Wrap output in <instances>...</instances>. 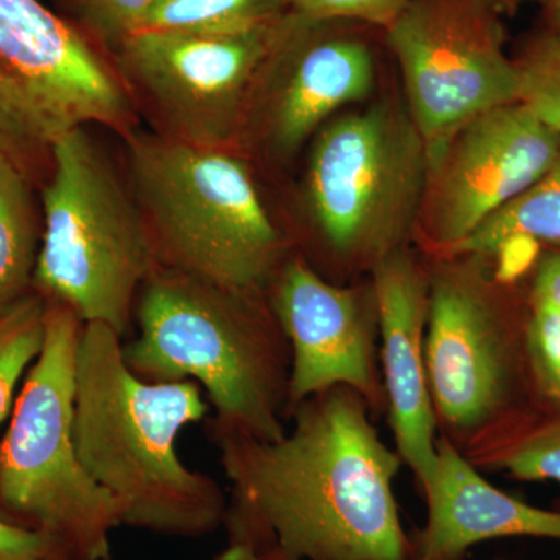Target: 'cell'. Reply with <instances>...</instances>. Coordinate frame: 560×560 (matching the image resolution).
<instances>
[{
  "label": "cell",
  "instance_id": "obj_25",
  "mask_svg": "<svg viewBox=\"0 0 560 560\" xmlns=\"http://www.w3.org/2000/svg\"><path fill=\"white\" fill-rule=\"evenodd\" d=\"M287 10L313 22H359L390 27L408 0H283Z\"/></svg>",
  "mask_w": 560,
  "mask_h": 560
},
{
  "label": "cell",
  "instance_id": "obj_15",
  "mask_svg": "<svg viewBox=\"0 0 560 560\" xmlns=\"http://www.w3.org/2000/svg\"><path fill=\"white\" fill-rule=\"evenodd\" d=\"M334 22L287 13L265 70L272 73L267 136L272 149L291 154L335 110L364 101L375 83L366 40L337 32Z\"/></svg>",
  "mask_w": 560,
  "mask_h": 560
},
{
  "label": "cell",
  "instance_id": "obj_27",
  "mask_svg": "<svg viewBox=\"0 0 560 560\" xmlns=\"http://www.w3.org/2000/svg\"><path fill=\"white\" fill-rule=\"evenodd\" d=\"M540 242L526 235H511L490 254L493 278L503 285H514L540 260Z\"/></svg>",
  "mask_w": 560,
  "mask_h": 560
},
{
  "label": "cell",
  "instance_id": "obj_28",
  "mask_svg": "<svg viewBox=\"0 0 560 560\" xmlns=\"http://www.w3.org/2000/svg\"><path fill=\"white\" fill-rule=\"evenodd\" d=\"M530 301L545 302L560 311V253L547 254L537 264Z\"/></svg>",
  "mask_w": 560,
  "mask_h": 560
},
{
  "label": "cell",
  "instance_id": "obj_21",
  "mask_svg": "<svg viewBox=\"0 0 560 560\" xmlns=\"http://www.w3.org/2000/svg\"><path fill=\"white\" fill-rule=\"evenodd\" d=\"M49 302L36 290L0 308V429L10 419L32 364L46 340Z\"/></svg>",
  "mask_w": 560,
  "mask_h": 560
},
{
  "label": "cell",
  "instance_id": "obj_34",
  "mask_svg": "<svg viewBox=\"0 0 560 560\" xmlns=\"http://www.w3.org/2000/svg\"><path fill=\"white\" fill-rule=\"evenodd\" d=\"M415 560H422V559H415Z\"/></svg>",
  "mask_w": 560,
  "mask_h": 560
},
{
  "label": "cell",
  "instance_id": "obj_5",
  "mask_svg": "<svg viewBox=\"0 0 560 560\" xmlns=\"http://www.w3.org/2000/svg\"><path fill=\"white\" fill-rule=\"evenodd\" d=\"M40 198L33 290L81 323L105 324L124 338L136 298L160 264L136 195L86 128L55 143Z\"/></svg>",
  "mask_w": 560,
  "mask_h": 560
},
{
  "label": "cell",
  "instance_id": "obj_23",
  "mask_svg": "<svg viewBox=\"0 0 560 560\" xmlns=\"http://www.w3.org/2000/svg\"><path fill=\"white\" fill-rule=\"evenodd\" d=\"M526 342L530 371L544 405H560V311L529 301Z\"/></svg>",
  "mask_w": 560,
  "mask_h": 560
},
{
  "label": "cell",
  "instance_id": "obj_8",
  "mask_svg": "<svg viewBox=\"0 0 560 560\" xmlns=\"http://www.w3.org/2000/svg\"><path fill=\"white\" fill-rule=\"evenodd\" d=\"M425 366L438 431L463 452L539 399L526 342L489 257H431ZM540 401V399H539Z\"/></svg>",
  "mask_w": 560,
  "mask_h": 560
},
{
  "label": "cell",
  "instance_id": "obj_4",
  "mask_svg": "<svg viewBox=\"0 0 560 560\" xmlns=\"http://www.w3.org/2000/svg\"><path fill=\"white\" fill-rule=\"evenodd\" d=\"M127 136L136 200L160 267L267 293L285 264V242L245 162L164 135Z\"/></svg>",
  "mask_w": 560,
  "mask_h": 560
},
{
  "label": "cell",
  "instance_id": "obj_31",
  "mask_svg": "<svg viewBox=\"0 0 560 560\" xmlns=\"http://www.w3.org/2000/svg\"><path fill=\"white\" fill-rule=\"evenodd\" d=\"M551 7L552 20H555L556 31L560 32V0H548Z\"/></svg>",
  "mask_w": 560,
  "mask_h": 560
},
{
  "label": "cell",
  "instance_id": "obj_1",
  "mask_svg": "<svg viewBox=\"0 0 560 560\" xmlns=\"http://www.w3.org/2000/svg\"><path fill=\"white\" fill-rule=\"evenodd\" d=\"M355 390L301 401L278 441L210 431L231 485L224 525L265 560H415L394 480L404 466Z\"/></svg>",
  "mask_w": 560,
  "mask_h": 560
},
{
  "label": "cell",
  "instance_id": "obj_18",
  "mask_svg": "<svg viewBox=\"0 0 560 560\" xmlns=\"http://www.w3.org/2000/svg\"><path fill=\"white\" fill-rule=\"evenodd\" d=\"M32 187L13 164L0 158V308L33 287L43 224Z\"/></svg>",
  "mask_w": 560,
  "mask_h": 560
},
{
  "label": "cell",
  "instance_id": "obj_22",
  "mask_svg": "<svg viewBox=\"0 0 560 560\" xmlns=\"http://www.w3.org/2000/svg\"><path fill=\"white\" fill-rule=\"evenodd\" d=\"M514 62L518 102L560 136V32L537 36Z\"/></svg>",
  "mask_w": 560,
  "mask_h": 560
},
{
  "label": "cell",
  "instance_id": "obj_33",
  "mask_svg": "<svg viewBox=\"0 0 560 560\" xmlns=\"http://www.w3.org/2000/svg\"><path fill=\"white\" fill-rule=\"evenodd\" d=\"M60 560H81V559L66 558V559H60Z\"/></svg>",
  "mask_w": 560,
  "mask_h": 560
},
{
  "label": "cell",
  "instance_id": "obj_32",
  "mask_svg": "<svg viewBox=\"0 0 560 560\" xmlns=\"http://www.w3.org/2000/svg\"><path fill=\"white\" fill-rule=\"evenodd\" d=\"M60 5L66 7V9H72L75 5L77 0H57Z\"/></svg>",
  "mask_w": 560,
  "mask_h": 560
},
{
  "label": "cell",
  "instance_id": "obj_2",
  "mask_svg": "<svg viewBox=\"0 0 560 560\" xmlns=\"http://www.w3.org/2000/svg\"><path fill=\"white\" fill-rule=\"evenodd\" d=\"M124 338L84 324L77 353V451L92 480L109 493L121 526L195 537L226 523L223 489L187 467L178 438L208 415L195 382H147L125 363Z\"/></svg>",
  "mask_w": 560,
  "mask_h": 560
},
{
  "label": "cell",
  "instance_id": "obj_14",
  "mask_svg": "<svg viewBox=\"0 0 560 560\" xmlns=\"http://www.w3.org/2000/svg\"><path fill=\"white\" fill-rule=\"evenodd\" d=\"M371 275L386 415L396 451L422 488L433 474L440 436L425 366L429 265L405 246L383 257Z\"/></svg>",
  "mask_w": 560,
  "mask_h": 560
},
{
  "label": "cell",
  "instance_id": "obj_24",
  "mask_svg": "<svg viewBox=\"0 0 560 560\" xmlns=\"http://www.w3.org/2000/svg\"><path fill=\"white\" fill-rule=\"evenodd\" d=\"M156 0H77L70 9L77 25L95 44L113 54L121 40L138 31L140 21Z\"/></svg>",
  "mask_w": 560,
  "mask_h": 560
},
{
  "label": "cell",
  "instance_id": "obj_10",
  "mask_svg": "<svg viewBox=\"0 0 560 560\" xmlns=\"http://www.w3.org/2000/svg\"><path fill=\"white\" fill-rule=\"evenodd\" d=\"M282 20L241 35L136 32L113 51L114 65L130 94L136 91L161 120L164 136L226 150L241 131Z\"/></svg>",
  "mask_w": 560,
  "mask_h": 560
},
{
  "label": "cell",
  "instance_id": "obj_12",
  "mask_svg": "<svg viewBox=\"0 0 560 560\" xmlns=\"http://www.w3.org/2000/svg\"><path fill=\"white\" fill-rule=\"evenodd\" d=\"M560 158V136L521 102L486 110L429 147L415 237L430 257L451 253Z\"/></svg>",
  "mask_w": 560,
  "mask_h": 560
},
{
  "label": "cell",
  "instance_id": "obj_3",
  "mask_svg": "<svg viewBox=\"0 0 560 560\" xmlns=\"http://www.w3.org/2000/svg\"><path fill=\"white\" fill-rule=\"evenodd\" d=\"M136 301L125 363L147 382H195L212 431L260 441L287 433L291 350L267 293H241L158 267Z\"/></svg>",
  "mask_w": 560,
  "mask_h": 560
},
{
  "label": "cell",
  "instance_id": "obj_29",
  "mask_svg": "<svg viewBox=\"0 0 560 560\" xmlns=\"http://www.w3.org/2000/svg\"><path fill=\"white\" fill-rule=\"evenodd\" d=\"M213 560H265L259 552L243 541L231 540L228 548H224Z\"/></svg>",
  "mask_w": 560,
  "mask_h": 560
},
{
  "label": "cell",
  "instance_id": "obj_16",
  "mask_svg": "<svg viewBox=\"0 0 560 560\" xmlns=\"http://www.w3.org/2000/svg\"><path fill=\"white\" fill-rule=\"evenodd\" d=\"M420 489L429 517L412 540L415 559L463 560L475 545L506 537L560 540V511L530 506L495 488L441 434L433 474Z\"/></svg>",
  "mask_w": 560,
  "mask_h": 560
},
{
  "label": "cell",
  "instance_id": "obj_9",
  "mask_svg": "<svg viewBox=\"0 0 560 560\" xmlns=\"http://www.w3.org/2000/svg\"><path fill=\"white\" fill-rule=\"evenodd\" d=\"M429 147L407 103L381 101L327 125L308 167V201L334 264L372 271L415 237Z\"/></svg>",
  "mask_w": 560,
  "mask_h": 560
},
{
  "label": "cell",
  "instance_id": "obj_19",
  "mask_svg": "<svg viewBox=\"0 0 560 560\" xmlns=\"http://www.w3.org/2000/svg\"><path fill=\"white\" fill-rule=\"evenodd\" d=\"M511 235H526L560 246V158L539 180L482 221L469 237L442 257H489Z\"/></svg>",
  "mask_w": 560,
  "mask_h": 560
},
{
  "label": "cell",
  "instance_id": "obj_17",
  "mask_svg": "<svg viewBox=\"0 0 560 560\" xmlns=\"http://www.w3.org/2000/svg\"><path fill=\"white\" fill-rule=\"evenodd\" d=\"M547 415L541 418L526 412L460 453L481 471L560 485V405H547Z\"/></svg>",
  "mask_w": 560,
  "mask_h": 560
},
{
  "label": "cell",
  "instance_id": "obj_30",
  "mask_svg": "<svg viewBox=\"0 0 560 560\" xmlns=\"http://www.w3.org/2000/svg\"><path fill=\"white\" fill-rule=\"evenodd\" d=\"M485 2L500 16V14L515 13L526 3H548V0H485Z\"/></svg>",
  "mask_w": 560,
  "mask_h": 560
},
{
  "label": "cell",
  "instance_id": "obj_20",
  "mask_svg": "<svg viewBox=\"0 0 560 560\" xmlns=\"http://www.w3.org/2000/svg\"><path fill=\"white\" fill-rule=\"evenodd\" d=\"M287 11L283 0H156L136 32L241 35L275 24Z\"/></svg>",
  "mask_w": 560,
  "mask_h": 560
},
{
  "label": "cell",
  "instance_id": "obj_7",
  "mask_svg": "<svg viewBox=\"0 0 560 560\" xmlns=\"http://www.w3.org/2000/svg\"><path fill=\"white\" fill-rule=\"evenodd\" d=\"M135 106L116 65L39 0H0V158L43 186L51 149L98 124L131 132Z\"/></svg>",
  "mask_w": 560,
  "mask_h": 560
},
{
  "label": "cell",
  "instance_id": "obj_13",
  "mask_svg": "<svg viewBox=\"0 0 560 560\" xmlns=\"http://www.w3.org/2000/svg\"><path fill=\"white\" fill-rule=\"evenodd\" d=\"M268 301L291 350L289 420L301 401L337 386L360 394L372 415L386 411L372 283L370 291L338 285L294 257L272 279Z\"/></svg>",
  "mask_w": 560,
  "mask_h": 560
},
{
  "label": "cell",
  "instance_id": "obj_11",
  "mask_svg": "<svg viewBox=\"0 0 560 560\" xmlns=\"http://www.w3.org/2000/svg\"><path fill=\"white\" fill-rule=\"evenodd\" d=\"M407 108L433 147L474 117L518 102V73L485 0H408L386 28Z\"/></svg>",
  "mask_w": 560,
  "mask_h": 560
},
{
  "label": "cell",
  "instance_id": "obj_6",
  "mask_svg": "<svg viewBox=\"0 0 560 560\" xmlns=\"http://www.w3.org/2000/svg\"><path fill=\"white\" fill-rule=\"evenodd\" d=\"M49 302L46 340L22 383L0 441V508L81 560H110L116 503L81 463L75 444L77 353L84 324Z\"/></svg>",
  "mask_w": 560,
  "mask_h": 560
},
{
  "label": "cell",
  "instance_id": "obj_26",
  "mask_svg": "<svg viewBox=\"0 0 560 560\" xmlns=\"http://www.w3.org/2000/svg\"><path fill=\"white\" fill-rule=\"evenodd\" d=\"M66 558H73V556L49 534L0 518V560H60Z\"/></svg>",
  "mask_w": 560,
  "mask_h": 560
}]
</instances>
